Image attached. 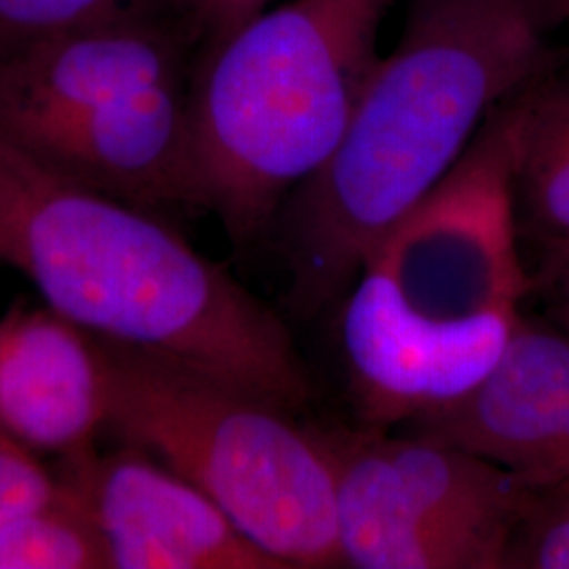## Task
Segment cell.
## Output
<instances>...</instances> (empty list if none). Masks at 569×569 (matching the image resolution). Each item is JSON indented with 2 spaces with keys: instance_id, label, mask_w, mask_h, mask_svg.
Here are the masks:
<instances>
[{
  "instance_id": "9",
  "label": "cell",
  "mask_w": 569,
  "mask_h": 569,
  "mask_svg": "<svg viewBox=\"0 0 569 569\" xmlns=\"http://www.w3.org/2000/svg\"><path fill=\"white\" fill-rule=\"evenodd\" d=\"M533 486L569 481V336L523 317L500 361L462 399L407 422Z\"/></svg>"
},
{
  "instance_id": "18",
  "label": "cell",
  "mask_w": 569,
  "mask_h": 569,
  "mask_svg": "<svg viewBox=\"0 0 569 569\" xmlns=\"http://www.w3.org/2000/svg\"><path fill=\"white\" fill-rule=\"evenodd\" d=\"M531 291H540L547 300L552 321L569 336V251L549 256L531 274Z\"/></svg>"
},
{
  "instance_id": "15",
  "label": "cell",
  "mask_w": 569,
  "mask_h": 569,
  "mask_svg": "<svg viewBox=\"0 0 569 569\" xmlns=\"http://www.w3.org/2000/svg\"><path fill=\"white\" fill-rule=\"evenodd\" d=\"M136 4L138 0H0V51Z\"/></svg>"
},
{
  "instance_id": "10",
  "label": "cell",
  "mask_w": 569,
  "mask_h": 569,
  "mask_svg": "<svg viewBox=\"0 0 569 569\" xmlns=\"http://www.w3.org/2000/svg\"><path fill=\"white\" fill-rule=\"evenodd\" d=\"M180 23L138 4L0 51V129L183 81Z\"/></svg>"
},
{
  "instance_id": "14",
  "label": "cell",
  "mask_w": 569,
  "mask_h": 569,
  "mask_svg": "<svg viewBox=\"0 0 569 569\" xmlns=\"http://www.w3.org/2000/svg\"><path fill=\"white\" fill-rule=\"evenodd\" d=\"M507 568L569 569V481L536 489Z\"/></svg>"
},
{
  "instance_id": "1",
  "label": "cell",
  "mask_w": 569,
  "mask_h": 569,
  "mask_svg": "<svg viewBox=\"0 0 569 569\" xmlns=\"http://www.w3.org/2000/svg\"><path fill=\"white\" fill-rule=\"evenodd\" d=\"M550 0H411L327 163L287 201L291 305L345 298L371 251L462 159L491 112L547 72Z\"/></svg>"
},
{
  "instance_id": "4",
  "label": "cell",
  "mask_w": 569,
  "mask_h": 569,
  "mask_svg": "<svg viewBox=\"0 0 569 569\" xmlns=\"http://www.w3.org/2000/svg\"><path fill=\"white\" fill-rule=\"evenodd\" d=\"M390 0H289L203 53L190 79L192 204L262 234L342 140L382 60Z\"/></svg>"
},
{
  "instance_id": "6",
  "label": "cell",
  "mask_w": 569,
  "mask_h": 569,
  "mask_svg": "<svg viewBox=\"0 0 569 569\" xmlns=\"http://www.w3.org/2000/svg\"><path fill=\"white\" fill-rule=\"evenodd\" d=\"M342 563L500 569L538 486L465 449L382 428L319 430Z\"/></svg>"
},
{
  "instance_id": "8",
  "label": "cell",
  "mask_w": 569,
  "mask_h": 569,
  "mask_svg": "<svg viewBox=\"0 0 569 569\" xmlns=\"http://www.w3.org/2000/svg\"><path fill=\"white\" fill-rule=\"evenodd\" d=\"M4 133L44 163L124 203L157 213L194 207L188 79Z\"/></svg>"
},
{
  "instance_id": "2",
  "label": "cell",
  "mask_w": 569,
  "mask_h": 569,
  "mask_svg": "<svg viewBox=\"0 0 569 569\" xmlns=\"http://www.w3.org/2000/svg\"><path fill=\"white\" fill-rule=\"evenodd\" d=\"M0 262L122 346L293 411L310 397L283 321L157 211L44 163L0 129Z\"/></svg>"
},
{
  "instance_id": "16",
  "label": "cell",
  "mask_w": 569,
  "mask_h": 569,
  "mask_svg": "<svg viewBox=\"0 0 569 569\" xmlns=\"http://www.w3.org/2000/svg\"><path fill=\"white\" fill-rule=\"evenodd\" d=\"M60 491V477L42 467L37 451L0 430V528L51 502Z\"/></svg>"
},
{
  "instance_id": "19",
  "label": "cell",
  "mask_w": 569,
  "mask_h": 569,
  "mask_svg": "<svg viewBox=\"0 0 569 569\" xmlns=\"http://www.w3.org/2000/svg\"><path fill=\"white\" fill-rule=\"evenodd\" d=\"M550 7L557 16V20L569 23V0H550Z\"/></svg>"
},
{
  "instance_id": "11",
  "label": "cell",
  "mask_w": 569,
  "mask_h": 569,
  "mask_svg": "<svg viewBox=\"0 0 569 569\" xmlns=\"http://www.w3.org/2000/svg\"><path fill=\"white\" fill-rule=\"evenodd\" d=\"M110 363L100 338L58 310L0 317V430L37 453H87L108 427Z\"/></svg>"
},
{
  "instance_id": "3",
  "label": "cell",
  "mask_w": 569,
  "mask_h": 569,
  "mask_svg": "<svg viewBox=\"0 0 569 569\" xmlns=\"http://www.w3.org/2000/svg\"><path fill=\"white\" fill-rule=\"evenodd\" d=\"M512 100L342 298L340 346L366 427L388 430L462 399L523 321L531 274L512 207Z\"/></svg>"
},
{
  "instance_id": "7",
  "label": "cell",
  "mask_w": 569,
  "mask_h": 569,
  "mask_svg": "<svg viewBox=\"0 0 569 569\" xmlns=\"http://www.w3.org/2000/svg\"><path fill=\"white\" fill-rule=\"evenodd\" d=\"M58 477L100 529L112 569H284L143 449L66 458Z\"/></svg>"
},
{
  "instance_id": "17",
  "label": "cell",
  "mask_w": 569,
  "mask_h": 569,
  "mask_svg": "<svg viewBox=\"0 0 569 569\" xmlns=\"http://www.w3.org/2000/svg\"><path fill=\"white\" fill-rule=\"evenodd\" d=\"M274 0H173V20L188 42L201 44L203 53L224 41L247 21L258 18Z\"/></svg>"
},
{
  "instance_id": "5",
  "label": "cell",
  "mask_w": 569,
  "mask_h": 569,
  "mask_svg": "<svg viewBox=\"0 0 569 569\" xmlns=\"http://www.w3.org/2000/svg\"><path fill=\"white\" fill-rule=\"evenodd\" d=\"M103 345L106 428L201 489L284 569L345 566L333 472L317 428L239 388Z\"/></svg>"
},
{
  "instance_id": "13",
  "label": "cell",
  "mask_w": 569,
  "mask_h": 569,
  "mask_svg": "<svg viewBox=\"0 0 569 569\" xmlns=\"http://www.w3.org/2000/svg\"><path fill=\"white\" fill-rule=\"evenodd\" d=\"M106 568L102 533L63 483L51 502L0 528V569Z\"/></svg>"
},
{
  "instance_id": "12",
  "label": "cell",
  "mask_w": 569,
  "mask_h": 569,
  "mask_svg": "<svg viewBox=\"0 0 569 569\" xmlns=\"http://www.w3.org/2000/svg\"><path fill=\"white\" fill-rule=\"evenodd\" d=\"M512 103L515 224L545 260L569 251V74L550 66Z\"/></svg>"
}]
</instances>
